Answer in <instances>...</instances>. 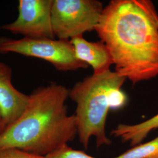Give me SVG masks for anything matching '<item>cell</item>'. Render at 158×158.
Returning a JSON list of instances; mask_svg holds the SVG:
<instances>
[{
    "instance_id": "cell-7",
    "label": "cell",
    "mask_w": 158,
    "mask_h": 158,
    "mask_svg": "<svg viewBox=\"0 0 158 158\" xmlns=\"http://www.w3.org/2000/svg\"><path fill=\"white\" fill-rule=\"evenodd\" d=\"M12 76L11 68L0 62V114L6 127L20 117L29 100V95L18 90L12 84Z\"/></svg>"
},
{
    "instance_id": "cell-5",
    "label": "cell",
    "mask_w": 158,
    "mask_h": 158,
    "mask_svg": "<svg viewBox=\"0 0 158 158\" xmlns=\"http://www.w3.org/2000/svg\"><path fill=\"white\" fill-rule=\"evenodd\" d=\"M103 10L97 0H53L51 23L55 36L70 40L95 30Z\"/></svg>"
},
{
    "instance_id": "cell-6",
    "label": "cell",
    "mask_w": 158,
    "mask_h": 158,
    "mask_svg": "<svg viewBox=\"0 0 158 158\" xmlns=\"http://www.w3.org/2000/svg\"><path fill=\"white\" fill-rule=\"evenodd\" d=\"M53 0H19L18 15L11 23L0 26V30L24 38L55 39L51 23Z\"/></svg>"
},
{
    "instance_id": "cell-1",
    "label": "cell",
    "mask_w": 158,
    "mask_h": 158,
    "mask_svg": "<svg viewBox=\"0 0 158 158\" xmlns=\"http://www.w3.org/2000/svg\"><path fill=\"white\" fill-rule=\"evenodd\" d=\"M149 0H112L95 31L107 48L115 72L132 85L158 76V28Z\"/></svg>"
},
{
    "instance_id": "cell-11",
    "label": "cell",
    "mask_w": 158,
    "mask_h": 158,
    "mask_svg": "<svg viewBox=\"0 0 158 158\" xmlns=\"http://www.w3.org/2000/svg\"><path fill=\"white\" fill-rule=\"evenodd\" d=\"M45 158H96L82 151L73 149L68 145L46 155Z\"/></svg>"
},
{
    "instance_id": "cell-3",
    "label": "cell",
    "mask_w": 158,
    "mask_h": 158,
    "mask_svg": "<svg viewBox=\"0 0 158 158\" xmlns=\"http://www.w3.org/2000/svg\"><path fill=\"white\" fill-rule=\"evenodd\" d=\"M127 79L108 70L78 81L69 90V96L77 104L76 113L79 141L85 149L91 136L97 147L110 145L111 141L106 133V123L110 109L124 107L127 98L121 90Z\"/></svg>"
},
{
    "instance_id": "cell-4",
    "label": "cell",
    "mask_w": 158,
    "mask_h": 158,
    "mask_svg": "<svg viewBox=\"0 0 158 158\" xmlns=\"http://www.w3.org/2000/svg\"><path fill=\"white\" fill-rule=\"evenodd\" d=\"M17 53L44 60L62 72L87 69L89 65L79 60L69 40L23 38H0V55Z\"/></svg>"
},
{
    "instance_id": "cell-10",
    "label": "cell",
    "mask_w": 158,
    "mask_h": 158,
    "mask_svg": "<svg viewBox=\"0 0 158 158\" xmlns=\"http://www.w3.org/2000/svg\"><path fill=\"white\" fill-rule=\"evenodd\" d=\"M113 158H158V136L152 141L134 146Z\"/></svg>"
},
{
    "instance_id": "cell-14",
    "label": "cell",
    "mask_w": 158,
    "mask_h": 158,
    "mask_svg": "<svg viewBox=\"0 0 158 158\" xmlns=\"http://www.w3.org/2000/svg\"><path fill=\"white\" fill-rule=\"evenodd\" d=\"M154 17H155V21H156V23L157 24V27H158V14L156 10H155L154 12Z\"/></svg>"
},
{
    "instance_id": "cell-2",
    "label": "cell",
    "mask_w": 158,
    "mask_h": 158,
    "mask_svg": "<svg viewBox=\"0 0 158 158\" xmlns=\"http://www.w3.org/2000/svg\"><path fill=\"white\" fill-rule=\"evenodd\" d=\"M69 90L51 83L35 89L26 109L0 136V149L14 148L45 156L77 135L76 117L68 114Z\"/></svg>"
},
{
    "instance_id": "cell-12",
    "label": "cell",
    "mask_w": 158,
    "mask_h": 158,
    "mask_svg": "<svg viewBox=\"0 0 158 158\" xmlns=\"http://www.w3.org/2000/svg\"><path fill=\"white\" fill-rule=\"evenodd\" d=\"M0 158H45V156L27 152L18 148H8L0 149Z\"/></svg>"
},
{
    "instance_id": "cell-13",
    "label": "cell",
    "mask_w": 158,
    "mask_h": 158,
    "mask_svg": "<svg viewBox=\"0 0 158 158\" xmlns=\"http://www.w3.org/2000/svg\"><path fill=\"white\" fill-rule=\"evenodd\" d=\"M6 125L5 123L2 118L1 114H0V136L3 133L4 130L6 129Z\"/></svg>"
},
{
    "instance_id": "cell-8",
    "label": "cell",
    "mask_w": 158,
    "mask_h": 158,
    "mask_svg": "<svg viewBox=\"0 0 158 158\" xmlns=\"http://www.w3.org/2000/svg\"><path fill=\"white\" fill-rule=\"evenodd\" d=\"M70 41L77 58L90 65L93 69V74H100L110 70L113 60L107 46L102 41L91 42L83 36L75 37Z\"/></svg>"
},
{
    "instance_id": "cell-9",
    "label": "cell",
    "mask_w": 158,
    "mask_h": 158,
    "mask_svg": "<svg viewBox=\"0 0 158 158\" xmlns=\"http://www.w3.org/2000/svg\"><path fill=\"white\" fill-rule=\"evenodd\" d=\"M158 128V114L151 118L134 125L121 124L111 132V135L120 138L122 142H129L130 145H139L150 132Z\"/></svg>"
}]
</instances>
